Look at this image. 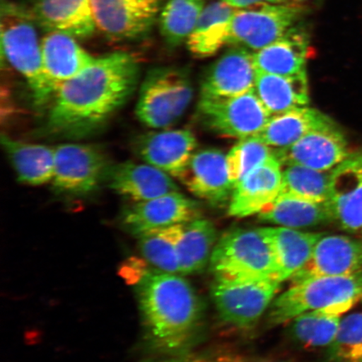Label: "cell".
Segmentation results:
<instances>
[{
    "label": "cell",
    "instance_id": "60d3db41",
    "mask_svg": "<svg viewBox=\"0 0 362 362\" xmlns=\"http://www.w3.org/2000/svg\"><path fill=\"white\" fill-rule=\"evenodd\" d=\"M362 301V300H361Z\"/></svg>",
    "mask_w": 362,
    "mask_h": 362
},
{
    "label": "cell",
    "instance_id": "7402d4cb",
    "mask_svg": "<svg viewBox=\"0 0 362 362\" xmlns=\"http://www.w3.org/2000/svg\"><path fill=\"white\" fill-rule=\"evenodd\" d=\"M310 40L302 26L296 25L281 37L253 52L257 71L291 76L306 71L310 55Z\"/></svg>",
    "mask_w": 362,
    "mask_h": 362
},
{
    "label": "cell",
    "instance_id": "8d00e7d4",
    "mask_svg": "<svg viewBox=\"0 0 362 362\" xmlns=\"http://www.w3.org/2000/svg\"><path fill=\"white\" fill-rule=\"evenodd\" d=\"M229 6L236 8H245L264 4H282L284 0H223Z\"/></svg>",
    "mask_w": 362,
    "mask_h": 362
},
{
    "label": "cell",
    "instance_id": "5bb4252c",
    "mask_svg": "<svg viewBox=\"0 0 362 362\" xmlns=\"http://www.w3.org/2000/svg\"><path fill=\"white\" fill-rule=\"evenodd\" d=\"M177 179L193 196L215 206L229 202L235 187L226 156L216 148L194 152Z\"/></svg>",
    "mask_w": 362,
    "mask_h": 362
},
{
    "label": "cell",
    "instance_id": "52a82bcc",
    "mask_svg": "<svg viewBox=\"0 0 362 362\" xmlns=\"http://www.w3.org/2000/svg\"><path fill=\"white\" fill-rule=\"evenodd\" d=\"M197 115L212 132L238 140L259 134L271 117L253 90L237 97L201 96Z\"/></svg>",
    "mask_w": 362,
    "mask_h": 362
},
{
    "label": "cell",
    "instance_id": "4316f807",
    "mask_svg": "<svg viewBox=\"0 0 362 362\" xmlns=\"http://www.w3.org/2000/svg\"><path fill=\"white\" fill-rule=\"evenodd\" d=\"M257 216L262 223L293 229L315 228L333 221L327 202H312L283 193Z\"/></svg>",
    "mask_w": 362,
    "mask_h": 362
},
{
    "label": "cell",
    "instance_id": "7a4b0ae2",
    "mask_svg": "<svg viewBox=\"0 0 362 362\" xmlns=\"http://www.w3.org/2000/svg\"><path fill=\"white\" fill-rule=\"evenodd\" d=\"M143 323L156 349L175 351L193 336L201 301L192 285L176 274L146 269L135 284Z\"/></svg>",
    "mask_w": 362,
    "mask_h": 362
},
{
    "label": "cell",
    "instance_id": "2e32d148",
    "mask_svg": "<svg viewBox=\"0 0 362 362\" xmlns=\"http://www.w3.org/2000/svg\"><path fill=\"white\" fill-rule=\"evenodd\" d=\"M362 269V239L322 235L307 264L291 279V285L305 280L349 275Z\"/></svg>",
    "mask_w": 362,
    "mask_h": 362
},
{
    "label": "cell",
    "instance_id": "cb8c5ba5",
    "mask_svg": "<svg viewBox=\"0 0 362 362\" xmlns=\"http://www.w3.org/2000/svg\"><path fill=\"white\" fill-rule=\"evenodd\" d=\"M330 117L308 106L271 115L268 123L256 136L275 149L292 146L311 131L332 124Z\"/></svg>",
    "mask_w": 362,
    "mask_h": 362
},
{
    "label": "cell",
    "instance_id": "ffe728a7",
    "mask_svg": "<svg viewBox=\"0 0 362 362\" xmlns=\"http://www.w3.org/2000/svg\"><path fill=\"white\" fill-rule=\"evenodd\" d=\"M105 181L113 192L133 202L180 192L172 176L147 163L124 162L110 165Z\"/></svg>",
    "mask_w": 362,
    "mask_h": 362
},
{
    "label": "cell",
    "instance_id": "277c9868",
    "mask_svg": "<svg viewBox=\"0 0 362 362\" xmlns=\"http://www.w3.org/2000/svg\"><path fill=\"white\" fill-rule=\"evenodd\" d=\"M362 300V269L355 274L305 280L291 285L274 298L269 307V322L278 325L305 312L324 310L341 315Z\"/></svg>",
    "mask_w": 362,
    "mask_h": 362
},
{
    "label": "cell",
    "instance_id": "e0dca14e",
    "mask_svg": "<svg viewBox=\"0 0 362 362\" xmlns=\"http://www.w3.org/2000/svg\"><path fill=\"white\" fill-rule=\"evenodd\" d=\"M197 147L196 136L189 129L148 132L135 139L136 155L147 164L177 179Z\"/></svg>",
    "mask_w": 362,
    "mask_h": 362
},
{
    "label": "cell",
    "instance_id": "836d02e7",
    "mask_svg": "<svg viewBox=\"0 0 362 362\" xmlns=\"http://www.w3.org/2000/svg\"><path fill=\"white\" fill-rule=\"evenodd\" d=\"M330 175L332 170L320 171L301 165H283L280 193L315 202H327Z\"/></svg>",
    "mask_w": 362,
    "mask_h": 362
},
{
    "label": "cell",
    "instance_id": "30bf717a",
    "mask_svg": "<svg viewBox=\"0 0 362 362\" xmlns=\"http://www.w3.org/2000/svg\"><path fill=\"white\" fill-rule=\"evenodd\" d=\"M110 166L99 148L78 143L59 144L52 181L54 191L71 197L88 196L105 181Z\"/></svg>",
    "mask_w": 362,
    "mask_h": 362
},
{
    "label": "cell",
    "instance_id": "e575fe53",
    "mask_svg": "<svg viewBox=\"0 0 362 362\" xmlns=\"http://www.w3.org/2000/svg\"><path fill=\"white\" fill-rule=\"evenodd\" d=\"M273 156L274 148L256 135L240 139L226 155L230 177L234 185Z\"/></svg>",
    "mask_w": 362,
    "mask_h": 362
},
{
    "label": "cell",
    "instance_id": "603a6c76",
    "mask_svg": "<svg viewBox=\"0 0 362 362\" xmlns=\"http://www.w3.org/2000/svg\"><path fill=\"white\" fill-rule=\"evenodd\" d=\"M42 52L45 74L57 92L63 83L75 78L96 60L74 36L61 33H48L44 36Z\"/></svg>",
    "mask_w": 362,
    "mask_h": 362
},
{
    "label": "cell",
    "instance_id": "4fadbf2b",
    "mask_svg": "<svg viewBox=\"0 0 362 362\" xmlns=\"http://www.w3.org/2000/svg\"><path fill=\"white\" fill-rule=\"evenodd\" d=\"M327 205L345 232H362V151L351 153L332 170Z\"/></svg>",
    "mask_w": 362,
    "mask_h": 362
},
{
    "label": "cell",
    "instance_id": "3957f363",
    "mask_svg": "<svg viewBox=\"0 0 362 362\" xmlns=\"http://www.w3.org/2000/svg\"><path fill=\"white\" fill-rule=\"evenodd\" d=\"M36 22L33 12L18 4L2 1L0 11L2 57L26 81L34 106L44 112L57 90L45 74Z\"/></svg>",
    "mask_w": 362,
    "mask_h": 362
},
{
    "label": "cell",
    "instance_id": "d6986e66",
    "mask_svg": "<svg viewBox=\"0 0 362 362\" xmlns=\"http://www.w3.org/2000/svg\"><path fill=\"white\" fill-rule=\"evenodd\" d=\"M282 187V165L275 156L262 163L235 185L229 202L230 216L257 215L278 197Z\"/></svg>",
    "mask_w": 362,
    "mask_h": 362
},
{
    "label": "cell",
    "instance_id": "5b68a950",
    "mask_svg": "<svg viewBox=\"0 0 362 362\" xmlns=\"http://www.w3.org/2000/svg\"><path fill=\"white\" fill-rule=\"evenodd\" d=\"M210 269L216 279H277L274 247L264 228L225 233L212 252Z\"/></svg>",
    "mask_w": 362,
    "mask_h": 362
},
{
    "label": "cell",
    "instance_id": "9c48e42d",
    "mask_svg": "<svg viewBox=\"0 0 362 362\" xmlns=\"http://www.w3.org/2000/svg\"><path fill=\"white\" fill-rule=\"evenodd\" d=\"M304 15L300 4H264L235 12L228 45L259 51L275 42Z\"/></svg>",
    "mask_w": 362,
    "mask_h": 362
},
{
    "label": "cell",
    "instance_id": "484cf974",
    "mask_svg": "<svg viewBox=\"0 0 362 362\" xmlns=\"http://www.w3.org/2000/svg\"><path fill=\"white\" fill-rule=\"evenodd\" d=\"M264 229L274 247L277 262L276 279L281 283L291 279L307 264L316 243L324 234L284 226Z\"/></svg>",
    "mask_w": 362,
    "mask_h": 362
},
{
    "label": "cell",
    "instance_id": "74e56055",
    "mask_svg": "<svg viewBox=\"0 0 362 362\" xmlns=\"http://www.w3.org/2000/svg\"><path fill=\"white\" fill-rule=\"evenodd\" d=\"M175 362H205L202 359H198V358H193V359H183Z\"/></svg>",
    "mask_w": 362,
    "mask_h": 362
},
{
    "label": "cell",
    "instance_id": "4dcf8cb0",
    "mask_svg": "<svg viewBox=\"0 0 362 362\" xmlns=\"http://www.w3.org/2000/svg\"><path fill=\"white\" fill-rule=\"evenodd\" d=\"M185 226L178 224L153 229L137 237L140 252L153 269L180 274L178 246Z\"/></svg>",
    "mask_w": 362,
    "mask_h": 362
},
{
    "label": "cell",
    "instance_id": "9a60e30c",
    "mask_svg": "<svg viewBox=\"0 0 362 362\" xmlns=\"http://www.w3.org/2000/svg\"><path fill=\"white\" fill-rule=\"evenodd\" d=\"M197 204L183 194L173 192L151 200L134 202L121 215L122 226L139 237L153 229L187 224L200 218Z\"/></svg>",
    "mask_w": 362,
    "mask_h": 362
},
{
    "label": "cell",
    "instance_id": "83f0119b",
    "mask_svg": "<svg viewBox=\"0 0 362 362\" xmlns=\"http://www.w3.org/2000/svg\"><path fill=\"white\" fill-rule=\"evenodd\" d=\"M1 141L21 183L30 187L52 183L55 171L56 147L18 141L4 134Z\"/></svg>",
    "mask_w": 362,
    "mask_h": 362
},
{
    "label": "cell",
    "instance_id": "7c38bea8",
    "mask_svg": "<svg viewBox=\"0 0 362 362\" xmlns=\"http://www.w3.org/2000/svg\"><path fill=\"white\" fill-rule=\"evenodd\" d=\"M351 155L345 134L332 122L311 131L292 146L275 149L280 164L297 165L320 171H330Z\"/></svg>",
    "mask_w": 362,
    "mask_h": 362
},
{
    "label": "cell",
    "instance_id": "f546056e",
    "mask_svg": "<svg viewBox=\"0 0 362 362\" xmlns=\"http://www.w3.org/2000/svg\"><path fill=\"white\" fill-rule=\"evenodd\" d=\"M217 241L211 221L197 218L185 226L178 246L180 274L200 273L210 262Z\"/></svg>",
    "mask_w": 362,
    "mask_h": 362
},
{
    "label": "cell",
    "instance_id": "ac0fdd59",
    "mask_svg": "<svg viewBox=\"0 0 362 362\" xmlns=\"http://www.w3.org/2000/svg\"><path fill=\"white\" fill-rule=\"evenodd\" d=\"M257 75L253 53L233 47L207 70L202 81L201 96L230 98L245 94L255 88Z\"/></svg>",
    "mask_w": 362,
    "mask_h": 362
},
{
    "label": "cell",
    "instance_id": "d6a6232c",
    "mask_svg": "<svg viewBox=\"0 0 362 362\" xmlns=\"http://www.w3.org/2000/svg\"><path fill=\"white\" fill-rule=\"evenodd\" d=\"M341 320V315L324 310L305 312L291 320V336L307 348L330 346L337 337Z\"/></svg>",
    "mask_w": 362,
    "mask_h": 362
},
{
    "label": "cell",
    "instance_id": "44dd1931",
    "mask_svg": "<svg viewBox=\"0 0 362 362\" xmlns=\"http://www.w3.org/2000/svg\"><path fill=\"white\" fill-rule=\"evenodd\" d=\"M31 12L36 24L47 33L86 39L98 29L90 0H35Z\"/></svg>",
    "mask_w": 362,
    "mask_h": 362
},
{
    "label": "cell",
    "instance_id": "8992f818",
    "mask_svg": "<svg viewBox=\"0 0 362 362\" xmlns=\"http://www.w3.org/2000/svg\"><path fill=\"white\" fill-rule=\"evenodd\" d=\"M192 98L187 74L176 68H155L148 71L140 88L136 116L148 128H168L187 111Z\"/></svg>",
    "mask_w": 362,
    "mask_h": 362
},
{
    "label": "cell",
    "instance_id": "8fae6325",
    "mask_svg": "<svg viewBox=\"0 0 362 362\" xmlns=\"http://www.w3.org/2000/svg\"><path fill=\"white\" fill-rule=\"evenodd\" d=\"M164 0H90L97 28L115 40L143 37L152 29Z\"/></svg>",
    "mask_w": 362,
    "mask_h": 362
},
{
    "label": "cell",
    "instance_id": "ba28073f",
    "mask_svg": "<svg viewBox=\"0 0 362 362\" xmlns=\"http://www.w3.org/2000/svg\"><path fill=\"white\" fill-rule=\"evenodd\" d=\"M281 284L275 279H215L211 297L226 322L239 328H251L269 309Z\"/></svg>",
    "mask_w": 362,
    "mask_h": 362
},
{
    "label": "cell",
    "instance_id": "d590c367",
    "mask_svg": "<svg viewBox=\"0 0 362 362\" xmlns=\"http://www.w3.org/2000/svg\"><path fill=\"white\" fill-rule=\"evenodd\" d=\"M330 362H358L362 356V312L341 320L336 339L329 346Z\"/></svg>",
    "mask_w": 362,
    "mask_h": 362
},
{
    "label": "cell",
    "instance_id": "d4e9b609",
    "mask_svg": "<svg viewBox=\"0 0 362 362\" xmlns=\"http://www.w3.org/2000/svg\"><path fill=\"white\" fill-rule=\"evenodd\" d=\"M253 90L271 115L306 107L310 103L306 71L291 76L257 71Z\"/></svg>",
    "mask_w": 362,
    "mask_h": 362
},
{
    "label": "cell",
    "instance_id": "ab89813d",
    "mask_svg": "<svg viewBox=\"0 0 362 362\" xmlns=\"http://www.w3.org/2000/svg\"><path fill=\"white\" fill-rule=\"evenodd\" d=\"M358 362H362V356L361 357V359Z\"/></svg>",
    "mask_w": 362,
    "mask_h": 362
},
{
    "label": "cell",
    "instance_id": "f35d334b",
    "mask_svg": "<svg viewBox=\"0 0 362 362\" xmlns=\"http://www.w3.org/2000/svg\"><path fill=\"white\" fill-rule=\"evenodd\" d=\"M309 1H312V0H292L293 3H296L298 4H301L303 3H306V2H309Z\"/></svg>",
    "mask_w": 362,
    "mask_h": 362
},
{
    "label": "cell",
    "instance_id": "f1b7e54d",
    "mask_svg": "<svg viewBox=\"0 0 362 362\" xmlns=\"http://www.w3.org/2000/svg\"><path fill=\"white\" fill-rule=\"evenodd\" d=\"M237 8L223 1L204 8L187 40L189 51L198 58L210 57L228 45L230 21Z\"/></svg>",
    "mask_w": 362,
    "mask_h": 362
},
{
    "label": "cell",
    "instance_id": "6da1fadb",
    "mask_svg": "<svg viewBox=\"0 0 362 362\" xmlns=\"http://www.w3.org/2000/svg\"><path fill=\"white\" fill-rule=\"evenodd\" d=\"M139 65L129 53L96 58L92 65L63 83L49 107L44 134L79 139L106 125L137 88Z\"/></svg>",
    "mask_w": 362,
    "mask_h": 362
},
{
    "label": "cell",
    "instance_id": "1f68e13d",
    "mask_svg": "<svg viewBox=\"0 0 362 362\" xmlns=\"http://www.w3.org/2000/svg\"><path fill=\"white\" fill-rule=\"evenodd\" d=\"M204 0H169L158 16L160 34L170 47L187 42L205 8Z\"/></svg>",
    "mask_w": 362,
    "mask_h": 362
}]
</instances>
